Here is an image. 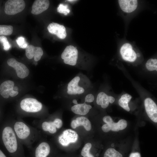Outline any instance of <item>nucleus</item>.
Returning <instances> with one entry per match:
<instances>
[{
  "label": "nucleus",
  "mask_w": 157,
  "mask_h": 157,
  "mask_svg": "<svg viewBox=\"0 0 157 157\" xmlns=\"http://www.w3.org/2000/svg\"><path fill=\"white\" fill-rule=\"evenodd\" d=\"M11 124L16 136L23 145L31 147L38 139L39 133L37 128L23 120L20 119L13 120Z\"/></svg>",
  "instance_id": "f257e3e1"
},
{
  "label": "nucleus",
  "mask_w": 157,
  "mask_h": 157,
  "mask_svg": "<svg viewBox=\"0 0 157 157\" xmlns=\"http://www.w3.org/2000/svg\"><path fill=\"white\" fill-rule=\"evenodd\" d=\"M22 110L29 114H37L40 112L43 108L42 104L35 99L27 98L22 99L19 104Z\"/></svg>",
  "instance_id": "f03ea898"
},
{
  "label": "nucleus",
  "mask_w": 157,
  "mask_h": 157,
  "mask_svg": "<svg viewBox=\"0 0 157 157\" xmlns=\"http://www.w3.org/2000/svg\"><path fill=\"white\" fill-rule=\"evenodd\" d=\"M33 124L36 128H40L43 131L51 134L56 133L57 129L60 128L63 125L62 120L57 118L53 120L44 121L41 122L37 120H34Z\"/></svg>",
  "instance_id": "7ed1b4c3"
},
{
  "label": "nucleus",
  "mask_w": 157,
  "mask_h": 157,
  "mask_svg": "<svg viewBox=\"0 0 157 157\" xmlns=\"http://www.w3.org/2000/svg\"><path fill=\"white\" fill-rule=\"evenodd\" d=\"M61 57L65 63L75 65L78 58V51L76 47L71 45L67 46L62 53Z\"/></svg>",
  "instance_id": "20e7f679"
},
{
  "label": "nucleus",
  "mask_w": 157,
  "mask_h": 157,
  "mask_svg": "<svg viewBox=\"0 0 157 157\" xmlns=\"http://www.w3.org/2000/svg\"><path fill=\"white\" fill-rule=\"evenodd\" d=\"M25 3L23 0H9L6 3L4 11L9 15H15L22 11L25 8Z\"/></svg>",
  "instance_id": "39448f33"
},
{
  "label": "nucleus",
  "mask_w": 157,
  "mask_h": 157,
  "mask_svg": "<svg viewBox=\"0 0 157 157\" xmlns=\"http://www.w3.org/2000/svg\"><path fill=\"white\" fill-rule=\"evenodd\" d=\"M78 138V135L75 131L67 129L64 131L58 138L59 143L64 146H68L70 143H75Z\"/></svg>",
  "instance_id": "423d86ee"
},
{
  "label": "nucleus",
  "mask_w": 157,
  "mask_h": 157,
  "mask_svg": "<svg viewBox=\"0 0 157 157\" xmlns=\"http://www.w3.org/2000/svg\"><path fill=\"white\" fill-rule=\"evenodd\" d=\"M7 63L8 65L15 70L19 77L23 78L29 75V71L27 67L23 63L17 61L15 59L13 58L9 59Z\"/></svg>",
  "instance_id": "0eeeda50"
},
{
  "label": "nucleus",
  "mask_w": 157,
  "mask_h": 157,
  "mask_svg": "<svg viewBox=\"0 0 157 157\" xmlns=\"http://www.w3.org/2000/svg\"><path fill=\"white\" fill-rule=\"evenodd\" d=\"M14 83L10 80L6 81L2 83L0 86V94L3 98H8L9 96L13 97L18 94V91L13 90Z\"/></svg>",
  "instance_id": "6e6552de"
},
{
  "label": "nucleus",
  "mask_w": 157,
  "mask_h": 157,
  "mask_svg": "<svg viewBox=\"0 0 157 157\" xmlns=\"http://www.w3.org/2000/svg\"><path fill=\"white\" fill-rule=\"evenodd\" d=\"M144 106L147 114L149 118L154 122H157V106L154 101L150 98L144 101Z\"/></svg>",
  "instance_id": "1a4fd4ad"
},
{
  "label": "nucleus",
  "mask_w": 157,
  "mask_h": 157,
  "mask_svg": "<svg viewBox=\"0 0 157 157\" xmlns=\"http://www.w3.org/2000/svg\"><path fill=\"white\" fill-rule=\"evenodd\" d=\"M120 52L123 58L126 61L133 62L137 58L136 54L129 43L124 44L121 48Z\"/></svg>",
  "instance_id": "9d476101"
},
{
  "label": "nucleus",
  "mask_w": 157,
  "mask_h": 157,
  "mask_svg": "<svg viewBox=\"0 0 157 157\" xmlns=\"http://www.w3.org/2000/svg\"><path fill=\"white\" fill-rule=\"evenodd\" d=\"M25 54L28 59H31L34 57V60L37 61L40 59L43 52L40 47L29 45L26 48Z\"/></svg>",
  "instance_id": "9b49d317"
},
{
  "label": "nucleus",
  "mask_w": 157,
  "mask_h": 157,
  "mask_svg": "<svg viewBox=\"0 0 157 157\" xmlns=\"http://www.w3.org/2000/svg\"><path fill=\"white\" fill-rule=\"evenodd\" d=\"M47 29L50 33L56 35L60 39H64L66 36V29L63 25L56 23L52 22L48 26Z\"/></svg>",
  "instance_id": "f8f14e48"
},
{
  "label": "nucleus",
  "mask_w": 157,
  "mask_h": 157,
  "mask_svg": "<svg viewBox=\"0 0 157 157\" xmlns=\"http://www.w3.org/2000/svg\"><path fill=\"white\" fill-rule=\"evenodd\" d=\"M80 80L78 76L75 77L68 83L67 87V93L69 94H81L84 92V90L82 87L78 85Z\"/></svg>",
  "instance_id": "ddd939ff"
},
{
  "label": "nucleus",
  "mask_w": 157,
  "mask_h": 157,
  "mask_svg": "<svg viewBox=\"0 0 157 157\" xmlns=\"http://www.w3.org/2000/svg\"><path fill=\"white\" fill-rule=\"evenodd\" d=\"M37 144L35 150V157H47L51 151L49 144L46 142L42 141Z\"/></svg>",
  "instance_id": "4468645a"
},
{
  "label": "nucleus",
  "mask_w": 157,
  "mask_h": 157,
  "mask_svg": "<svg viewBox=\"0 0 157 157\" xmlns=\"http://www.w3.org/2000/svg\"><path fill=\"white\" fill-rule=\"evenodd\" d=\"M50 4L48 0H36L34 1L32 7L31 13L34 15L39 14L46 10Z\"/></svg>",
  "instance_id": "2eb2a0df"
},
{
  "label": "nucleus",
  "mask_w": 157,
  "mask_h": 157,
  "mask_svg": "<svg viewBox=\"0 0 157 157\" xmlns=\"http://www.w3.org/2000/svg\"><path fill=\"white\" fill-rule=\"evenodd\" d=\"M118 2L122 10L127 13L134 11L138 6V1L136 0H119Z\"/></svg>",
  "instance_id": "dca6fc26"
},
{
  "label": "nucleus",
  "mask_w": 157,
  "mask_h": 157,
  "mask_svg": "<svg viewBox=\"0 0 157 157\" xmlns=\"http://www.w3.org/2000/svg\"><path fill=\"white\" fill-rule=\"evenodd\" d=\"M115 101V98L113 97L108 96L104 92H101L97 95L96 102L98 105H100L102 108H105L108 107L109 103L112 104Z\"/></svg>",
  "instance_id": "f3484780"
},
{
  "label": "nucleus",
  "mask_w": 157,
  "mask_h": 157,
  "mask_svg": "<svg viewBox=\"0 0 157 157\" xmlns=\"http://www.w3.org/2000/svg\"><path fill=\"white\" fill-rule=\"evenodd\" d=\"M83 126L87 131H90L92 128L91 122L86 117L82 116L77 117L73 120L71 123V126L74 129L80 126Z\"/></svg>",
  "instance_id": "a211bd4d"
},
{
  "label": "nucleus",
  "mask_w": 157,
  "mask_h": 157,
  "mask_svg": "<svg viewBox=\"0 0 157 157\" xmlns=\"http://www.w3.org/2000/svg\"><path fill=\"white\" fill-rule=\"evenodd\" d=\"M92 106L86 104L85 102L83 104H76L71 108L72 111L75 114L84 115L87 114L89 112Z\"/></svg>",
  "instance_id": "6ab92c4d"
},
{
  "label": "nucleus",
  "mask_w": 157,
  "mask_h": 157,
  "mask_svg": "<svg viewBox=\"0 0 157 157\" xmlns=\"http://www.w3.org/2000/svg\"><path fill=\"white\" fill-rule=\"evenodd\" d=\"M131 98L132 96L128 94L123 95L119 100V105L127 111H129L130 109L128 103Z\"/></svg>",
  "instance_id": "aec40b11"
},
{
  "label": "nucleus",
  "mask_w": 157,
  "mask_h": 157,
  "mask_svg": "<svg viewBox=\"0 0 157 157\" xmlns=\"http://www.w3.org/2000/svg\"><path fill=\"white\" fill-rule=\"evenodd\" d=\"M111 130L114 131H118L125 129L127 125V122L126 120L121 119L117 123L114 122L109 125Z\"/></svg>",
  "instance_id": "412c9836"
},
{
  "label": "nucleus",
  "mask_w": 157,
  "mask_h": 157,
  "mask_svg": "<svg viewBox=\"0 0 157 157\" xmlns=\"http://www.w3.org/2000/svg\"><path fill=\"white\" fill-rule=\"evenodd\" d=\"M13 30L12 26L0 25V36L10 35L12 34Z\"/></svg>",
  "instance_id": "4be33fe9"
},
{
  "label": "nucleus",
  "mask_w": 157,
  "mask_h": 157,
  "mask_svg": "<svg viewBox=\"0 0 157 157\" xmlns=\"http://www.w3.org/2000/svg\"><path fill=\"white\" fill-rule=\"evenodd\" d=\"M104 157H123V156L114 149L109 148L105 151Z\"/></svg>",
  "instance_id": "5701e85b"
},
{
  "label": "nucleus",
  "mask_w": 157,
  "mask_h": 157,
  "mask_svg": "<svg viewBox=\"0 0 157 157\" xmlns=\"http://www.w3.org/2000/svg\"><path fill=\"white\" fill-rule=\"evenodd\" d=\"M147 68L150 71H157V60L156 59H150L146 64Z\"/></svg>",
  "instance_id": "b1692460"
},
{
  "label": "nucleus",
  "mask_w": 157,
  "mask_h": 157,
  "mask_svg": "<svg viewBox=\"0 0 157 157\" xmlns=\"http://www.w3.org/2000/svg\"><path fill=\"white\" fill-rule=\"evenodd\" d=\"M91 147L92 144L90 143H88L85 144L81 151V155L83 157H94L90 153Z\"/></svg>",
  "instance_id": "393cba45"
},
{
  "label": "nucleus",
  "mask_w": 157,
  "mask_h": 157,
  "mask_svg": "<svg viewBox=\"0 0 157 157\" xmlns=\"http://www.w3.org/2000/svg\"><path fill=\"white\" fill-rule=\"evenodd\" d=\"M0 42L2 44L4 50H8L10 48L11 45L6 37L3 35L0 36Z\"/></svg>",
  "instance_id": "a878e982"
},
{
  "label": "nucleus",
  "mask_w": 157,
  "mask_h": 157,
  "mask_svg": "<svg viewBox=\"0 0 157 157\" xmlns=\"http://www.w3.org/2000/svg\"><path fill=\"white\" fill-rule=\"evenodd\" d=\"M19 47L22 48H26L28 46V43L25 40V38L23 37H18L16 40Z\"/></svg>",
  "instance_id": "bb28decb"
},
{
  "label": "nucleus",
  "mask_w": 157,
  "mask_h": 157,
  "mask_svg": "<svg viewBox=\"0 0 157 157\" xmlns=\"http://www.w3.org/2000/svg\"><path fill=\"white\" fill-rule=\"evenodd\" d=\"M57 11L58 12L67 15L70 12V10L67 8V5H64L63 4H60L57 8Z\"/></svg>",
  "instance_id": "cd10ccee"
},
{
  "label": "nucleus",
  "mask_w": 157,
  "mask_h": 157,
  "mask_svg": "<svg viewBox=\"0 0 157 157\" xmlns=\"http://www.w3.org/2000/svg\"><path fill=\"white\" fill-rule=\"evenodd\" d=\"M103 120L104 122L109 125L113 122L112 118L110 116H104L103 118Z\"/></svg>",
  "instance_id": "c85d7f7f"
},
{
  "label": "nucleus",
  "mask_w": 157,
  "mask_h": 157,
  "mask_svg": "<svg viewBox=\"0 0 157 157\" xmlns=\"http://www.w3.org/2000/svg\"><path fill=\"white\" fill-rule=\"evenodd\" d=\"M94 100V97L92 94H89L87 95L85 98V102H92Z\"/></svg>",
  "instance_id": "c756f323"
},
{
  "label": "nucleus",
  "mask_w": 157,
  "mask_h": 157,
  "mask_svg": "<svg viewBox=\"0 0 157 157\" xmlns=\"http://www.w3.org/2000/svg\"><path fill=\"white\" fill-rule=\"evenodd\" d=\"M102 129L103 131L105 132H108L111 130L110 126L106 124H104L102 126Z\"/></svg>",
  "instance_id": "7c9ffc66"
},
{
  "label": "nucleus",
  "mask_w": 157,
  "mask_h": 157,
  "mask_svg": "<svg viewBox=\"0 0 157 157\" xmlns=\"http://www.w3.org/2000/svg\"><path fill=\"white\" fill-rule=\"evenodd\" d=\"M129 157H141V156L140 153L136 152L131 153Z\"/></svg>",
  "instance_id": "2f4dec72"
},
{
  "label": "nucleus",
  "mask_w": 157,
  "mask_h": 157,
  "mask_svg": "<svg viewBox=\"0 0 157 157\" xmlns=\"http://www.w3.org/2000/svg\"><path fill=\"white\" fill-rule=\"evenodd\" d=\"M0 157H6L3 152L0 149Z\"/></svg>",
  "instance_id": "473e14b6"
},
{
  "label": "nucleus",
  "mask_w": 157,
  "mask_h": 157,
  "mask_svg": "<svg viewBox=\"0 0 157 157\" xmlns=\"http://www.w3.org/2000/svg\"><path fill=\"white\" fill-rule=\"evenodd\" d=\"M13 90L15 91H17V90H18V87L17 86H15L14 87Z\"/></svg>",
  "instance_id": "72a5a7b5"
},
{
  "label": "nucleus",
  "mask_w": 157,
  "mask_h": 157,
  "mask_svg": "<svg viewBox=\"0 0 157 157\" xmlns=\"http://www.w3.org/2000/svg\"><path fill=\"white\" fill-rule=\"evenodd\" d=\"M72 101H73V102L74 104H78L76 100L75 99H74Z\"/></svg>",
  "instance_id": "f704fd0d"
},
{
  "label": "nucleus",
  "mask_w": 157,
  "mask_h": 157,
  "mask_svg": "<svg viewBox=\"0 0 157 157\" xmlns=\"http://www.w3.org/2000/svg\"><path fill=\"white\" fill-rule=\"evenodd\" d=\"M67 1H69V2H74V1H76V0H67Z\"/></svg>",
  "instance_id": "c9c22d12"
},
{
  "label": "nucleus",
  "mask_w": 157,
  "mask_h": 157,
  "mask_svg": "<svg viewBox=\"0 0 157 157\" xmlns=\"http://www.w3.org/2000/svg\"><path fill=\"white\" fill-rule=\"evenodd\" d=\"M136 56H137L138 57H139L140 56V55L139 53H137L136 54Z\"/></svg>",
  "instance_id": "e433bc0d"
},
{
  "label": "nucleus",
  "mask_w": 157,
  "mask_h": 157,
  "mask_svg": "<svg viewBox=\"0 0 157 157\" xmlns=\"http://www.w3.org/2000/svg\"></svg>",
  "instance_id": "4c0bfd02"
}]
</instances>
